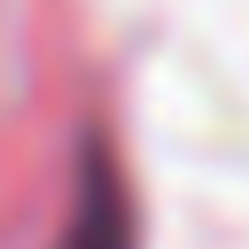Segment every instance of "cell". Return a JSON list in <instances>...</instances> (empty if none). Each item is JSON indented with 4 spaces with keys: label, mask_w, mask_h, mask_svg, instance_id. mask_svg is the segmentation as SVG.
<instances>
[{
    "label": "cell",
    "mask_w": 249,
    "mask_h": 249,
    "mask_svg": "<svg viewBox=\"0 0 249 249\" xmlns=\"http://www.w3.org/2000/svg\"><path fill=\"white\" fill-rule=\"evenodd\" d=\"M54 249H140V218H132V187L117 171V156L101 140L78 148V179H70V210Z\"/></svg>",
    "instance_id": "cell-1"
}]
</instances>
